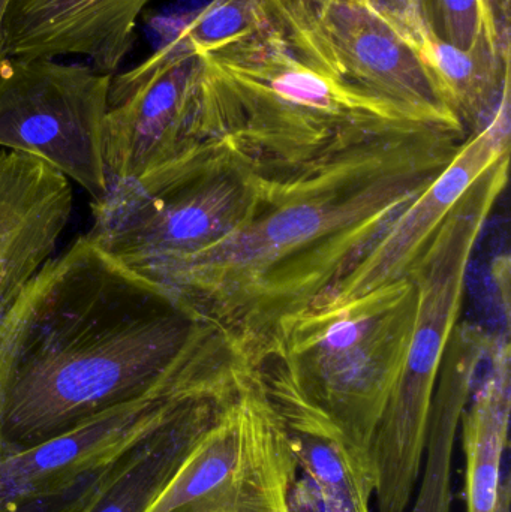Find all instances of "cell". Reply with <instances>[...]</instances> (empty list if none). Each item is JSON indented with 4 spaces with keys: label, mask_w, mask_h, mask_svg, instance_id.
Listing matches in <instances>:
<instances>
[{
    "label": "cell",
    "mask_w": 511,
    "mask_h": 512,
    "mask_svg": "<svg viewBox=\"0 0 511 512\" xmlns=\"http://www.w3.org/2000/svg\"><path fill=\"white\" fill-rule=\"evenodd\" d=\"M290 433L255 366L146 512H290Z\"/></svg>",
    "instance_id": "cell-7"
},
{
    "label": "cell",
    "mask_w": 511,
    "mask_h": 512,
    "mask_svg": "<svg viewBox=\"0 0 511 512\" xmlns=\"http://www.w3.org/2000/svg\"><path fill=\"white\" fill-rule=\"evenodd\" d=\"M203 57L161 44L111 80L104 119L108 188L137 179L200 144L198 89Z\"/></svg>",
    "instance_id": "cell-9"
},
{
    "label": "cell",
    "mask_w": 511,
    "mask_h": 512,
    "mask_svg": "<svg viewBox=\"0 0 511 512\" xmlns=\"http://www.w3.org/2000/svg\"><path fill=\"white\" fill-rule=\"evenodd\" d=\"M263 20L258 0H212L183 17L162 44L180 53H209L257 29Z\"/></svg>",
    "instance_id": "cell-19"
},
{
    "label": "cell",
    "mask_w": 511,
    "mask_h": 512,
    "mask_svg": "<svg viewBox=\"0 0 511 512\" xmlns=\"http://www.w3.org/2000/svg\"><path fill=\"white\" fill-rule=\"evenodd\" d=\"M260 174L224 140L201 141L92 203L87 239L161 285L189 259L236 233L254 212Z\"/></svg>",
    "instance_id": "cell-6"
},
{
    "label": "cell",
    "mask_w": 511,
    "mask_h": 512,
    "mask_svg": "<svg viewBox=\"0 0 511 512\" xmlns=\"http://www.w3.org/2000/svg\"><path fill=\"white\" fill-rule=\"evenodd\" d=\"M200 56L201 140H224L260 173L293 170L396 132L444 126L348 80L320 36L279 3L264 11L257 29Z\"/></svg>",
    "instance_id": "cell-3"
},
{
    "label": "cell",
    "mask_w": 511,
    "mask_h": 512,
    "mask_svg": "<svg viewBox=\"0 0 511 512\" xmlns=\"http://www.w3.org/2000/svg\"><path fill=\"white\" fill-rule=\"evenodd\" d=\"M153 0H9L0 27L3 57L84 56L114 74L134 47L138 17Z\"/></svg>",
    "instance_id": "cell-14"
},
{
    "label": "cell",
    "mask_w": 511,
    "mask_h": 512,
    "mask_svg": "<svg viewBox=\"0 0 511 512\" xmlns=\"http://www.w3.org/2000/svg\"><path fill=\"white\" fill-rule=\"evenodd\" d=\"M485 375L462 415L467 456V511L497 512L501 460L509 445L511 348L509 331L492 337Z\"/></svg>",
    "instance_id": "cell-18"
},
{
    "label": "cell",
    "mask_w": 511,
    "mask_h": 512,
    "mask_svg": "<svg viewBox=\"0 0 511 512\" xmlns=\"http://www.w3.org/2000/svg\"><path fill=\"white\" fill-rule=\"evenodd\" d=\"M74 209L71 182L26 153L0 149V330L56 255Z\"/></svg>",
    "instance_id": "cell-13"
},
{
    "label": "cell",
    "mask_w": 511,
    "mask_h": 512,
    "mask_svg": "<svg viewBox=\"0 0 511 512\" xmlns=\"http://www.w3.org/2000/svg\"><path fill=\"white\" fill-rule=\"evenodd\" d=\"M510 153V90L491 122L465 138L452 164L405 209L368 255L311 307L336 306L408 279L459 198Z\"/></svg>",
    "instance_id": "cell-11"
},
{
    "label": "cell",
    "mask_w": 511,
    "mask_h": 512,
    "mask_svg": "<svg viewBox=\"0 0 511 512\" xmlns=\"http://www.w3.org/2000/svg\"><path fill=\"white\" fill-rule=\"evenodd\" d=\"M348 80L450 128L465 129L444 104L422 57L380 0H288Z\"/></svg>",
    "instance_id": "cell-10"
},
{
    "label": "cell",
    "mask_w": 511,
    "mask_h": 512,
    "mask_svg": "<svg viewBox=\"0 0 511 512\" xmlns=\"http://www.w3.org/2000/svg\"><path fill=\"white\" fill-rule=\"evenodd\" d=\"M248 364L173 292L78 237L33 277L0 330V457Z\"/></svg>",
    "instance_id": "cell-1"
},
{
    "label": "cell",
    "mask_w": 511,
    "mask_h": 512,
    "mask_svg": "<svg viewBox=\"0 0 511 512\" xmlns=\"http://www.w3.org/2000/svg\"><path fill=\"white\" fill-rule=\"evenodd\" d=\"M510 505L511 480L510 477H506L500 483V492H498L497 512H510Z\"/></svg>",
    "instance_id": "cell-23"
},
{
    "label": "cell",
    "mask_w": 511,
    "mask_h": 512,
    "mask_svg": "<svg viewBox=\"0 0 511 512\" xmlns=\"http://www.w3.org/2000/svg\"><path fill=\"white\" fill-rule=\"evenodd\" d=\"M251 370L228 384L189 397L162 423L114 457L80 512L149 510Z\"/></svg>",
    "instance_id": "cell-15"
},
{
    "label": "cell",
    "mask_w": 511,
    "mask_h": 512,
    "mask_svg": "<svg viewBox=\"0 0 511 512\" xmlns=\"http://www.w3.org/2000/svg\"><path fill=\"white\" fill-rule=\"evenodd\" d=\"M492 336L479 328L459 325L453 333L429 411L428 460L411 512H452L453 445Z\"/></svg>",
    "instance_id": "cell-17"
},
{
    "label": "cell",
    "mask_w": 511,
    "mask_h": 512,
    "mask_svg": "<svg viewBox=\"0 0 511 512\" xmlns=\"http://www.w3.org/2000/svg\"><path fill=\"white\" fill-rule=\"evenodd\" d=\"M290 512H371L360 510L347 502L321 493L311 481L302 480L294 483L290 493Z\"/></svg>",
    "instance_id": "cell-22"
},
{
    "label": "cell",
    "mask_w": 511,
    "mask_h": 512,
    "mask_svg": "<svg viewBox=\"0 0 511 512\" xmlns=\"http://www.w3.org/2000/svg\"><path fill=\"white\" fill-rule=\"evenodd\" d=\"M113 74L54 59L0 60V149L51 165L89 194H108L104 119Z\"/></svg>",
    "instance_id": "cell-8"
},
{
    "label": "cell",
    "mask_w": 511,
    "mask_h": 512,
    "mask_svg": "<svg viewBox=\"0 0 511 512\" xmlns=\"http://www.w3.org/2000/svg\"><path fill=\"white\" fill-rule=\"evenodd\" d=\"M405 5L437 38L461 50L473 48L482 35L510 41V29L498 23L488 0H407Z\"/></svg>",
    "instance_id": "cell-20"
},
{
    "label": "cell",
    "mask_w": 511,
    "mask_h": 512,
    "mask_svg": "<svg viewBox=\"0 0 511 512\" xmlns=\"http://www.w3.org/2000/svg\"><path fill=\"white\" fill-rule=\"evenodd\" d=\"M380 2L384 3L389 9H401L402 6H405L407 0H380Z\"/></svg>",
    "instance_id": "cell-24"
},
{
    "label": "cell",
    "mask_w": 511,
    "mask_h": 512,
    "mask_svg": "<svg viewBox=\"0 0 511 512\" xmlns=\"http://www.w3.org/2000/svg\"><path fill=\"white\" fill-rule=\"evenodd\" d=\"M249 367L206 384L119 406L66 435L0 457V507L71 486L84 475L110 463L144 433L173 414L189 397L228 384L248 372Z\"/></svg>",
    "instance_id": "cell-12"
},
{
    "label": "cell",
    "mask_w": 511,
    "mask_h": 512,
    "mask_svg": "<svg viewBox=\"0 0 511 512\" xmlns=\"http://www.w3.org/2000/svg\"><path fill=\"white\" fill-rule=\"evenodd\" d=\"M107 465L84 475L65 489L18 499L11 504L3 505L0 507V512H80L95 490Z\"/></svg>",
    "instance_id": "cell-21"
},
{
    "label": "cell",
    "mask_w": 511,
    "mask_h": 512,
    "mask_svg": "<svg viewBox=\"0 0 511 512\" xmlns=\"http://www.w3.org/2000/svg\"><path fill=\"white\" fill-rule=\"evenodd\" d=\"M390 11L468 135L485 128L510 90V41L482 35L461 50L437 38L411 6Z\"/></svg>",
    "instance_id": "cell-16"
},
{
    "label": "cell",
    "mask_w": 511,
    "mask_h": 512,
    "mask_svg": "<svg viewBox=\"0 0 511 512\" xmlns=\"http://www.w3.org/2000/svg\"><path fill=\"white\" fill-rule=\"evenodd\" d=\"M464 129L423 126L278 173H260L248 221L171 271L162 288L251 364L285 319L347 276L452 164Z\"/></svg>",
    "instance_id": "cell-2"
},
{
    "label": "cell",
    "mask_w": 511,
    "mask_h": 512,
    "mask_svg": "<svg viewBox=\"0 0 511 512\" xmlns=\"http://www.w3.org/2000/svg\"><path fill=\"white\" fill-rule=\"evenodd\" d=\"M510 153L459 198L410 274L417 304L401 375L369 451L378 512H407L419 483L429 411L464 306L477 242L509 183Z\"/></svg>",
    "instance_id": "cell-5"
},
{
    "label": "cell",
    "mask_w": 511,
    "mask_h": 512,
    "mask_svg": "<svg viewBox=\"0 0 511 512\" xmlns=\"http://www.w3.org/2000/svg\"><path fill=\"white\" fill-rule=\"evenodd\" d=\"M416 304L408 277L306 310L281 322L254 360L282 420L335 430L369 477V451L404 366Z\"/></svg>",
    "instance_id": "cell-4"
},
{
    "label": "cell",
    "mask_w": 511,
    "mask_h": 512,
    "mask_svg": "<svg viewBox=\"0 0 511 512\" xmlns=\"http://www.w3.org/2000/svg\"><path fill=\"white\" fill-rule=\"evenodd\" d=\"M9 0H0V27H2L3 15H5L6 6H8Z\"/></svg>",
    "instance_id": "cell-25"
}]
</instances>
